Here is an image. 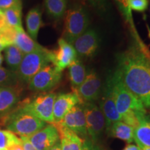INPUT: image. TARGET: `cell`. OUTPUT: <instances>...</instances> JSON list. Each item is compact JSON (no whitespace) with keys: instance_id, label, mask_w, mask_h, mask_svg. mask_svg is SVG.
Wrapping results in <instances>:
<instances>
[{"instance_id":"cell-1","label":"cell","mask_w":150,"mask_h":150,"mask_svg":"<svg viewBox=\"0 0 150 150\" xmlns=\"http://www.w3.org/2000/svg\"><path fill=\"white\" fill-rule=\"evenodd\" d=\"M118 54L115 71L124 85L150 109V54L140 40Z\"/></svg>"},{"instance_id":"cell-2","label":"cell","mask_w":150,"mask_h":150,"mask_svg":"<svg viewBox=\"0 0 150 150\" xmlns=\"http://www.w3.org/2000/svg\"><path fill=\"white\" fill-rule=\"evenodd\" d=\"M46 125V122L22 109L20 104L8 115L0 117V127H4L20 138H28Z\"/></svg>"},{"instance_id":"cell-3","label":"cell","mask_w":150,"mask_h":150,"mask_svg":"<svg viewBox=\"0 0 150 150\" xmlns=\"http://www.w3.org/2000/svg\"><path fill=\"white\" fill-rule=\"evenodd\" d=\"M107 78L111 86L116 108L121 117L131 111L146 112L142 102L124 85L116 71L108 75Z\"/></svg>"},{"instance_id":"cell-4","label":"cell","mask_w":150,"mask_h":150,"mask_svg":"<svg viewBox=\"0 0 150 150\" xmlns=\"http://www.w3.org/2000/svg\"><path fill=\"white\" fill-rule=\"evenodd\" d=\"M52 59L53 52L45 47L24 54L16 72L20 83H29L35 74L46 65L52 63Z\"/></svg>"},{"instance_id":"cell-5","label":"cell","mask_w":150,"mask_h":150,"mask_svg":"<svg viewBox=\"0 0 150 150\" xmlns=\"http://www.w3.org/2000/svg\"><path fill=\"white\" fill-rule=\"evenodd\" d=\"M90 24L89 14L81 4H74L65 13L63 38L71 43L88 30Z\"/></svg>"},{"instance_id":"cell-6","label":"cell","mask_w":150,"mask_h":150,"mask_svg":"<svg viewBox=\"0 0 150 150\" xmlns=\"http://www.w3.org/2000/svg\"><path fill=\"white\" fill-rule=\"evenodd\" d=\"M56 95L54 93H43L35 97L33 100H24L20 106L25 111L46 123L53 125L54 122L53 109Z\"/></svg>"},{"instance_id":"cell-7","label":"cell","mask_w":150,"mask_h":150,"mask_svg":"<svg viewBox=\"0 0 150 150\" xmlns=\"http://www.w3.org/2000/svg\"><path fill=\"white\" fill-rule=\"evenodd\" d=\"M86 115L88 137L94 145H96L106 128L104 114L95 103L82 104Z\"/></svg>"},{"instance_id":"cell-8","label":"cell","mask_w":150,"mask_h":150,"mask_svg":"<svg viewBox=\"0 0 150 150\" xmlns=\"http://www.w3.org/2000/svg\"><path fill=\"white\" fill-rule=\"evenodd\" d=\"M61 77L62 72L50 63L31 78L28 83L29 88L33 92H48L58 85Z\"/></svg>"},{"instance_id":"cell-9","label":"cell","mask_w":150,"mask_h":150,"mask_svg":"<svg viewBox=\"0 0 150 150\" xmlns=\"http://www.w3.org/2000/svg\"><path fill=\"white\" fill-rule=\"evenodd\" d=\"M101 80L95 71H89L85 80L79 87L73 91L80 100V104L94 103L99 99L101 93Z\"/></svg>"},{"instance_id":"cell-10","label":"cell","mask_w":150,"mask_h":150,"mask_svg":"<svg viewBox=\"0 0 150 150\" xmlns=\"http://www.w3.org/2000/svg\"><path fill=\"white\" fill-rule=\"evenodd\" d=\"M77 55L92 57L96 53L99 45V36L95 29H89L70 43Z\"/></svg>"},{"instance_id":"cell-11","label":"cell","mask_w":150,"mask_h":150,"mask_svg":"<svg viewBox=\"0 0 150 150\" xmlns=\"http://www.w3.org/2000/svg\"><path fill=\"white\" fill-rule=\"evenodd\" d=\"M59 124L86 139L88 138L86 129V115L82 104H79L74 106Z\"/></svg>"},{"instance_id":"cell-12","label":"cell","mask_w":150,"mask_h":150,"mask_svg":"<svg viewBox=\"0 0 150 150\" xmlns=\"http://www.w3.org/2000/svg\"><path fill=\"white\" fill-rule=\"evenodd\" d=\"M27 138L36 150H50L59 141V134L54 125L50 124Z\"/></svg>"},{"instance_id":"cell-13","label":"cell","mask_w":150,"mask_h":150,"mask_svg":"<svg viewBox=\"0 0 150 150\" xmlns=\"http://www.w3.org/2000/svg\"><path fill=\"white\" fill-rule=\"evenodd\" d=\"M100 109L102 110L104 115L106 130H108L113 123L122 120L121 116L117 112V108H116L111 86L108 78L106 79L104 94H103L102 101L100 103Z\"/></svg>"},{"instance_id":"cell-14","label":"cell","mask_w":150,"mask_h":150,"mask_svg":"<svg viewBox=\"0 0 150 150\" xmlns=\"http://www.w3.org/2000/svg\"><path fill=\"white\" fill-rule=\"evenodd\" d=\"M21 85L0 86V117L8 115L20 104Z\"/></svg>"},{"instance_id":"cell-15","label":"cell","mask_w":150,"mask_h":150,"mask_svg":"<svg viewBox=\"0 0 150 150\" xmlns=\"http://www.w3.org/2000/svg\"><path fill=\"white\" fill-rule=\"evenodd\" d=\"M53 59L52 63L56 68L62 72L66 67L77 59V54L70 43L65 41L63 38L58 41V49L52 51Z\"/></svg>"},{"instance_id":"cell-16","label":"cell","mask_w":150,"mask_h":150,"mask_svg":"<svg viewBox=\"0 0 150 150\" xmlns=\"http://www.w3.org/2000/svg\"><path fill=\"white\" fill-rule=\"evenodd\" d=\"M79 104V99L74 93L60 94L56 96L54 103V124L59 123L67 112Z\"/></svg>"},{"instance_id":"cell-17","label":"cell","mask_w":150,"mask_h":150,"mask_svg":"<svg viewBox=\"0 0 150 150\" xmlns=\"http://www.w3.org/2000/svg\"><path fill=\"white\" fill-rule=\"evenodd\" d=\"M53 125L59 132L62 150H81L84 140L79 135L59 123L53 124Z\"/></svg>"},{"instance_id":"cell-18","label":"cell","mask_w":150,"mask_h":150,"mask_svg":"<svg viewBox=\"0 0 150 150\" xmlns=\"http://www.w3.org/2000/svg\"><path fill=\"white\" fill-rule=\"evenodd\" d=\"M134 140L139 147H150V120L146 113L139 117V124L134 129Z\"/></svg>"},{"instance_id":"cell-19","label":"cell","mask_w":150,"mask_h":150,"mask_svg":"<svg viewBox=\"0 0 150 150\" xmlns=\"http://www.w3.org/2000/svg\"><path fill=\"white\" fill-rule=\"evenodd\" d=\"M16 36L14 45L21 50L24 54L37 51L43 48L38 43L33 40L22 27H16Z\"/></svg>"},{"instance_id":"cell-20","label":"cell","mask_w":150,"mask_h":150,"mask_svg":"<svg viewBox=\"0 0 150 150\" xmlns=\"http://www.w3.org/2000/svg\"><path fill=\"white\" fill-rule=\"evenodd\" d=\"M106 131L110 137L122 140L128 144H130L134 141V129L122 121L116 122L112 124Z\"/></svg>"},{"instance_id":"cell-21","label":"cell","mask_w":150,"mask_h":150,"mask_svg":"<svg viewBox=\"0 0 150 150\" xmlns=\"http://www.w3.org/2000/svg\"><path fill=\"white\" fill-rule=\"evenodd\" d=\"M26 25L29 36L36 40L39 30L42 26V12L39 7L31 8L26 16Z\"/></svg>"},{"instance_id":"cell-22","label":"cell","mask_w":150,"mask_h":150,"mask_svg":"<svg viewBox=\"0 0 150 150\" xmlns=\"http://www.w3.org/2000/svg\"><path fill=\"white\" fill-rule=\"evenodd\" d=\"M69 79L72 90L76 89L81 85L86 76V67L81 61L76 59L68 67Z\"/></svg>"},{"instance_id":"cell-23","label":"cell","mask_w":150,"mask_h":150,"mask_svg":"<svg viewBox=\"0 0 150 150\" xmlns=\"http://www.w3.org/2000/svg\"><path fill=\"white\" fill-rule=\"evenodd\" d=\"M24 54L15 45L4 48L5 61L8 67L13 72H16L22 61Z\"/></svg>"},{"instance_id":"cell-24","label":"cell","mask_w":150,"mask_h":150,"mask_svg":"<svg viewBox=\"0 0 150 150\" xmlns=\"http://www.w3.org/2000/svg\"><path fill=\"white\" fill-rule=\"evenodd\" d=\"M67 3V0H45V6L49 16L59 20L66 13Z\"/></svg>"},{"instance_id":"cell-25","label":"cell","mask_w":150,"mask_h":150,"mask_svg":"<svg viewBox=\"0 0 150 150\" xmlns=\"http://www.w3.org/2000/svg\"><path fill=\"white\" fill-rule=\"evenodd\" d=\"M22 6H16L3 11L6 21L11 27H22Z\"/></svg>"},{"instance_id":"cell-26","label":"cell","mask_w":150,"mask_h":150,"mask_svg":"<svg viewBox=\"0 0 150 150\" xmlns=\"http://www.w3.org/2000/svg\"><path fill=\"white\" fill-rule=\"evenodd\" d=\"M81 4L88 6L100 16L107 14L110 8L108 0H80Z\"/></svg>"},{"instance_id":"cell-27","label":"cell","mask_w":150,"mask_h":150,"mask_svg":"<svg viewBox=\"0 0 150 150\" xmlns=\"http://www.w3.org/2000/svg\"><path fill=\"white\" fill-rule=\"evenodd\" d=\"M20 84L16 72L0 67V86H15Z\"/></svg>"},{"instance_id":"cell-28","label":"cell","mask_w":150,"mask_h":150,"mask_svg":"<svg viewBox=\"0 0 150 150\" xmlns=\"http://www.w3.org/2000/svg\"><path fill=\"white\" fill-rule=\"evenodd\" d=\"M22 142V140L13 132L8 130L0 129V150H6L13 144Z\"/></svg>"},{"instance_id":"cell-29","label":"cell","mask_w":150,"mask_h":150,"mask_svg":"<svg viewBox=\"0 0 150 150\" xmlns=\"http://www.w3.org/2000/svg\"><path fill=\"white\" fill-rule=\"evenodd\" d=\"M16 36V28L7 25L0 30V42L4 48L14 45Z\"/></svg>"},{"instance_id":"cell-30","label":"cell","mask_w":150,"mask_h":150,"mask_svg":"<svg viewBox=\"0 0 150 150\" xmlns=\"http://www.w3.org/2000/svg\"><path fill=\"white\" fill-rule=\"evenodd\" d=\"M115 2L119 7L120 11L122 13L124 18H125L126 21L128 22V24L130 26L132 32L134 34V36L138 37V35L137 34V32L135 29V27L134 24V22H133L132 16H131V10L129 8V4H128V0H115Z\"/></svg>"},{"instance_id":"cell-31","label":"cell","mask_w":150,"mask_h":150,"mask_svg":"<svg viewBox=\"0 0 150 150\" xmlns=\"http://www.w3.org/2000/svg\"><path fill=\"white\" fill-rule=\"evenodd\" d=\"M128 4L131 10L143 12L147 10L149 2L148 0H128Z\"/></svg>"},{"instance_id":"cell-32","label":"cell","mask_w":150,"mask_h":150,"mask_svg":"<svg viewBox=\"0 0 150 150\" xmlns=\"http://www.w3.org/2000/svg\"><path fill=\"white\" fill-rule=\"evenodd\" d=\"M16 6H22V0H0V9L2 11Z\"/></svg>"},{"instance_id":"cell-33","label":"cell","mask_w":150,"mask_h":150,"mask_svg":"<svg viewBox=\"0 0 150 150\" xmlns=\"http://www.w3.org/2000/svg\"><path fill=\"white\" fill-rule=\"evenodd\" d=\"M22 140V147H23V150H36L35 149V147L31 145V143L30 142L27 138H20Z\"/></svg>"},{"instance_id":"cell-34","label":"cell","mask_w":150,"mask_h":150,"mask_svg":"<svg viewBox=\"0 0 150 150\" xmlns=\"http://www.w3.org/2000/svg\"><path fill=\"white\" fill-rule=\"evenodd\" d=\"M81 150H94V144L88 138L84 140Z\"/></svg>"},{"instance_id":"cell-35","label":"cell","mask_w":150,"mask_h":150,"mask_svg":"<svg viewBox=\"0 0 150 150\" xmlns=\"http://www.w3.org/2000/svg\"><path fill=\"white\" fill-rule=\"evenodd\" d=\"M6 150H23V147H22V143H15L11 145V146L7 148Z\"/></svg>"},{"instance_id":"cell-36","label":"cell","mask_w":150,"mask_h":150,"mask_svg":"<svg viewBox=\"0 0 150 150\" xmlns=\"http://www.w3.org/2000/svg\"><path fill=\"white\" fill-rule=\"evenodd\" d=\"M122 150H141L140 147H138L137 145H134V144H127L126 147Z\"/></svg>"},{"instance_id":"cell-37","label":"cell","mask_w":150,"mask_h":150,"mask_svg":"<svg viewBox=\"0 0 150 150\" xmlns=\"http://www.w3.org/2000/svg\"><path fill=\"white\" fill-rule=\"evenodd\" d=\"M8 24L6 21L5 17L4 16V14H0V30L2 29L3 28H4L6 26H7Z\"/></svg>"},{"instance_id":"cell-38","label":"cell","mask_w":150,"mask_h":150,"mask_svg":"<svg viewBox=\"0 0 150 150\" xmlns=\"http://www.w3.org/2000/svg\"><path fill=\"white\" fill-rule=\"evenodd\" d=\"M50 150H62L61 149V144H60V142L59 141L57 143H56L53 147H52L51 149Z\"/></svg>"},{"instance_id":"cell-39","label":"cell","mask_w":150,"mask_h":150,"mask_svg":"<svg viewBox=\"0 0 150 150\" xmlns=\"http://www.w3.org/2000/svg\"><path fill=\"white\" fill-rule=\"evenodd\" d=\"M94 150H104L97 145H94Z\"/></svg>"},{"instance_id":"cell-40","label":"cell","mask_w":150,"mask_h":150,"mask_svg":"<svg viewBox=\"0 0 150 150\" xmlns=\"http://www.w3.org/2000/svg\"><path fill=\"white\" fill-rule=\"evenodd\" d=\"M3 60H4V57L2 56V54L0 53V67H1V64H2L3 63Z\"/></svg>"},{"instance_id":"cell-41","label":"cell","mask_w":150,"mask_h":150,"mask_svg":"<svg viewBox=\"0 0 150 150\" xmlns=\"http://www.w3.org/2000/svg\"><path fill=\"white\" fill-rule=\"evenodd\" d=\"M139 147V146H138ZM141 150H150V147H140Z\"/></svg>"},{"instance_id":"cell-42","label":"cell","mask_w":150,"mask_h":150,"mask_svg":"<svg viewBox=\"0 0 150 150\" xmlns=\"http://www.w3.org/2000/svg\"><path fill=\"white\" fill-rule=\"evenodd\" d=\"M4 47H3V45H1V42H0V53H1V52L2 51V50H4Z\"/></svg>"},{"instance_id":"cell-43","label":"cell","mask_w":150,"mask_h":150,"mask_svg":"<svg viewBox=\"0 0 150 150\" xmlns=\"http://www.w3.org/2000/svg\"><path fill=\"white\" fill-rule=\"evenodd\" d=\"M0 14H3V12H2V11H1V9H0Z\"/></svg>"},{"instance_id":"cell-44","label":"cell","mask_w":150,"mask_h":150,"mask_svg":"<svg viewBox=\"0 0 150 150\" xmlns=\"http://www.w3.org/2000/svg\"><path fill=\"white\" fill-rule=\"evenodd\" d=\"M149 8H150V6H149Z\"/></svg>"}]
</instances>
